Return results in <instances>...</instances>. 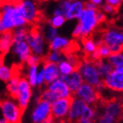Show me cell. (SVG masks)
<instances>
[{
    "label": "cell",
    "mask_w": 123,
    "mask_h": 123,
    "mask_svg": "<svg viewBox=\"0 0 123 123\" xmlns=\"http://www.w3.org/2000/svg\"><path fill=\"white\" fill-rule=\"evenodd\" d=\"M121 119H123V113H122V116H121Z\"/></svg>",
    "instance_id": "b9f144b4"
},
{
    "label": "cell",
    "mask_w": 123,
    "mask_h": 123,
    "mask_svg": "<svg viewBox=\"0 0 123 123\" xmlns=\"http://www.w3.org/2000/svg\"><path fill=\"white\" fill-rule=\"evenodd\" d=\"M58 80L66 83V85H68L70 92L73 94H75L77 92V91L79 89L80 86L84 84V79H83L82 76L79 73V71H77V70L72 72L71 74L68 75V76L59 73Z\"/></svg>",
    "instance_id": "8fae6325"
},
{
    "label": "cell",
    "mask_w": 123,
    "mask_h": 123,
    "mask_svg": "<svg viewBox=\"0 0 123 123\" xmlns=\"http://www.w3.org/2000/svg\"><path fill=\"white\" fill-rule=\"evenodd\" d=\"M0 20H1V14H0Z\"/></svg>",
    "instance_id": "7bdbcfd3"
},
{
    "label": "cell",
    "mask_w": 123,
    "mask_h": 123,
    "mask_svg": "<svg viewBox=\"0 0 123 123\" xmlns=\"http://www.w3.org/2000/svg\"><path fill=\"white\" fill-rule=\"evenodd\" d=\"M105 2H106V5H109L117 10H120L122 0H105Z\"/></svg>",
    "instance_id": "1f68e13d"
},
{
    "label": "cell",
    "mask_w": 123,
    "mask_h": 123,
    "mask_svg": "<svg viewBox=\"0 0 123 123\" xmlns=\"http://www.w3.org/2000/svg\"><path fill=\"white\" fill-rule=\"evenodd\" d=\"M74 98H62L51 103V115L54 120H62L68 115Z\"/></svg>",
    "instance_id": "ba28073f"
},
{
    "label": "cell",
    "mask_w": 123,
    "mask_h": 123,
    "mask_svg": "<svg viewBox=\"0 0 123 123\" xmlns=\"http://www.w3.org/2000/svg\"><path fill=\"white\" fill-rule=\"evenodd\" d=\"M44 83V73H43V69H41V71L38 73V76H37V82H36V85H43Z\"/></svg>",
    "instance_id": "d6a6232c"
},
{
    "label": "cell",
    "mask_w": 123,
    "mask_h": 123,
    "mask_svg": "<svg viewBox=\"0 0 123 123\" xmlns=\"http://www.w3.org/2000/svg\"><path fill=\"white\" fill-rule=\"evenodd\" d=\"M3 118L7 123H21L23 111L13 99H5L1 105Z\"/></svg>",
    "instance_id": "277c9868"
},
{
    "label": "cell",
    "mask_w": 123,
    "mask_h": 123,
    "mask_svg": "<svg viewBox=\"0 0 123 123\" xmlns=\"http://www.w3.org/2000/svg\"><path fill=\"white\" fill-rule=\"evenodd\" d=\"M98 10V9H97ZM97 10H86L84 9L79 16V25L81 26V38L89 37L93 33L96 28L98 27L97 18H96V12Z\"/></svg>",
    "instance_id": "3957f363"
},
{
    "label": "cell",
    "mask_w": 123,
    "mask_h": 123,
    "mask_svg": "<svg viewBox=\"0 0 123 123\" xmlns=\"http://www.w3.org/2000/svg\"><path fill=\"white\" fill-rule=\"evenodd\" d=\"M12 52L21 62H26L28 57L32 55L31 49L26 41H18L12 43Z\"/></svg>",
    "instance_id": "5bb4252c"
},
{
    "label": "cell",
    "mask_w": 123,
    "mask_h": 123,
    "mask_svg": "<svg viewBox=\"0 0 123 123\" xmlns=\"http://www.w3.org/2000/svg\"><path fill=\"white\" fill-rule=\"evenodd\" d=\"M95 114H96V111H95L94 107L92 106V105H86V106L84 109L82 116H81L80 120L78 121V123L81 122V121H92L95 118Z\"/></svg>",
    "instance_id": "7402d4cb"
},
{
    "label": "cell",
    "mask_w": 123,
    "mask_h": 123,
    "mask_svg": "<svg viewBox=\"0 0 123 123\" xmlns=\"http://www.w3.org/2000/svg\"><path fill=\"white\" fill-rule=\"evenodd\" d=\"M48 89L54 93L57 99L62 98L71 97V92L69 91L68 85H66V83L60 81L58 79L50 84Z\"/></svg>",
    "instance_id": "9a60e30c"
},
{
    "label": "cell",
    "mask_w": 123,
    "mask_h": 123,
    "mask_svg": "<svg viewBox=\"0 0 123 123\" xmlns=\"http://www.w3.org/2000/svg\"><path fill=\"white\" fill-rule=\"evenodd\" d=\"M58 69H59L60 74L62 75H70L72 72L76 71L73 65L71 63H69L68 61H62L61 62L58 63Z\"/></svg>",
    "instance_id": "cb8c5ba5"
},
{
    "label": "cell",
    "mask_w": 123,
    "mask_h": 123,
    "mask_svg": "<svg viewBox=\"0 0 123 123\" xmlns=\"http://www.w3.org/2000/svg\"><path fill=\"white\" fill-rule=\"evenodd\" d=\"M34 1H37V0H34Z\"/></svg>",
    "instance_id": "ee69618b"
},
{
    "label": "cell",
    "mask_w": 123,
    "mask_h": 123,
    "mask_svg": "<svg viewBox=\"0 0 123 123\" xmlns=\"http://www.w3.org/2000/svg\"><path fill=\"white\" fill-rule=\"evenodd\" d=\"M0 123H7L4 118H0Z\"/></svg>",
    "instance_id": "74e56055"
},
{
    "label": "cell",
    "mask_w": 123,
    "mask_h": 123,
    "mask_svg": "<svg viewBox=\"0 0 123 123\" xmlns=\"http://www.w3.org/2000/svg\"><path fill=\"white\" fill-rule=\"evenodd\" d=\"M81 43L84 48V55L85 56H89L97 49V45L93 41V39L89 36L85 38H81Z\"/></svg>",
    "instance_id": "ac0fdd59"
},
{
    "label": "cell",
    "mask_w": 123,
    "mask_h": 123,
    "mask_svg": "<svg viewBox=\"0 0 123 123\" xmlns=\"http://www.w3.org/2000/svg\"><path fill=\"white\" fill-rule=\"evenodd\" d=\"M83 10H84V3L79 0L74 1L70 5L69 10L67 11L66 14H65V18L72 19L75 18H79Z\"/></svg>",
    "instance_id": "e0dca14e"
},
{
    "label": "cell",
    "mask_w": 123,
    "mask_h": 123,
    "mask_svg": "<svg viewBox=\"0 0 123 123\" xmlns=\"http://www.w3.org/2000/svg\"><path fill=\"white\" fill-rule=\"evenodd\" d=\"M26 64L28 67H33V66H37L40 64V62H41V57L37 56L35 55H31L28 57V59L26 60Z\"/></svg>",
    "instance_id": "83f0119b"
},
{
    "label": "cell",
    "mask_w": 123,
    "mask_h": 123,
    "mask_svg": "<svg viewBox=\"0 0 123 123\" xmlns=\"http://www.w3.org/2000/svg\"><path fill=\"white\" fill-rule=\"evenodd\" d=\"M43 73H44V83L47 85H50L55 80L58 79L59 77V69L58 65L54 62H43Z\"/></svg>",
    "instance_id": "4fadbf2b"
},
{
    "label": "cell",
    "mask_w": 123,
    "mask_h": 123,
    "mask_svg": "<svg viewBox=\"0 0 123 123\" xmlns=\"http://www.w3.org/2000/svg\"><path fill=\"white\" fill-rule=\"evenodd\" d=\"M64 22H65V18H64V16H62V15L55 16L51 20H49V25H50L52 27H54V28L60 27L62 25H63Z\"/></svg>",
    "instance_id": "4316f807"
},
{
    "label": "cell",
    "mask_w": 123,
    "mask_h": 123,
    "mask_svg": "<svg viewBox=\"0 0 123 123\" xmlns=\"http://www.w3.org/2000/svg\"><path fill=\"white\" fill-rule=\"evenodd\" d=\"M13 76V69L12 67L6 66L3 64L2 66H0V80L3 82H8L9 80Z\"/></svg>",
    "instance_id": "603a6c76"
},
{
    "label": "cell",
    "mask_w": 123,
    "mask_h": 123,
    "mask_svg": "<svg viewBox=\"0 0 123 123\" xmlns=\"http://www.w3.org/2000/svg\"><path fill=\"white\" fill-rule=\"evenodd\" d=\"M107 62L113 67H115V69L118 68V67L122 66L123 65V53L111 55L110 56L107 58Z\"/></svg>",
    "instance_id": "d4e9b609"
},
{
    "label": "cell",
    "mask_w": 123,
    "mask_h": 123,
    "mask_svg": "<svg viewBox=\"0 0 123 123\" xmlns=\"http://www.w3.org/2000/svg\"><path fill=\"white\" fill-rule=\"evenodd\" d=\"M26 41L33 55L40 57L42 56L44 51V34L40 25H33L29 28Z\"/></svg>",
    "instance_id": "7a4b0ae2"
},
{
    "label": "cell",
    "mask_w": 123,
    "mask_h": 123,
    "mask_svg": "<svg viewBox=\"0 0 123 123\" xmlns=\"http://www.w3.org/2000/svg\"><path fill=\"white\" fill-rule=\"evenodd\" d=\"M114 120H115V119L113 118V117L104 113L103 115H101L99 118H98V123H113L114 122Z\"/></svg>",
    "instance_id": "4dcf8cb0"
},
{
    "label": "cell",
    "mask_w": 123,
    "mask_h": 123,
    "mask_svg": "<svg viewBox=\"0 0 123 123\" xmlns=\"http://www.w3.org/2000/svg\"><path fill=\"white\" fill-rule=\"evenodd\" d=\"M72 36H73L75 39H78V38L80 39V37H81V26H80L79 23L77 24V26H76V28L73 31Z\"/></svg>",
    "instance_id": "836d02e7"
},
{
    "label": "cell",
    "mask_w": 123,
    "mask_h": 123,
    "mask_svg": "<svg viewBox=\"0 0 123 123\" xmlns=\"http://www.w3.org/2000/svg\"><path fill=\"white\" fill-rule=\"evenodd\" d=\"M90 2L92 3V4H94L95 5H100V4H101L102 0H90Z\"/></svg>",
    "instance_id": "d590c367"
},
{
    "label": "cell",
    "mask_w": 123,
    "mask_h": 123,
    "mask_svg": "<svg viewBox=\"0 0 123 123\" xmlns=\"http://www.w3.org/2000/svg\"><path fill=\"white\" fill-rule=\"evenodd\" d=\"M87 104L79 98H73L72 104L68 113V121L69 123H78Z\"/></svg>",
    "instance_id": "7c38bea8"
},
{
    "label": "cell",
    "mask_w": 123,
    "mask_h": 123,
    "mask_svg": "<svg viewBox=\"0 0 123 123\" xmlns=\"http://www.w3.org/2000/svg\"><path fill=\"white\" fill-rule=\"evenodd\" d=\"M37 1H41V2H42V1H48V0H37Z\"/></svg>",
    "instance_id": "ab89813d"
},
{
    "label": "cell",
    "mask_w": 123,
    "mask_h": 123,
    "mask_svg": "<svg viewBox=\"0 0 123 123\" xmlns=\"http://www.w3.org/2000/svg\"><path fill=\"white\" fill-rule=\"evenodd\" d=\"M78 71L82 76L84 81L93 87H96L101 83L97 68L95 66V64L92 62L83 61Z\"/></svg>",
    "instance_id": "5b68a950"
},
{
    "label": "cell",
    "mask_w": 123,
    "mask_h": 123,
    "mask_svg": "<svg viewBox=\"0 0 123 123\" xmlns=\"http://www.w3.org/2000/svg\"><path fill=\"white\" fill-rule=\"evenodd\" d=\"M21 0H5V3H9V4H17V3L20 2Z\"/></svg>",
    "instance_id": "e575fe53"
},
{
    "label": "cell",
    "mask_w": 123,
    "mask_h": 123,
    "mask_svg": "<svg viewBox=\"0 0 123 123\" xmlns=\"http://www.w3.org/2000/svg\"><path fill=\"white\" fill-rule=\"evenodd\" d=\"M32 96L31 85L26 77H20L18 85V94L16 99L18 101V105L22 111H25L30 101Z\"/></svg>",
    "instance_id": "52a82bcc"
},
{
    "label": "cell",
    "mask_w": 123,
    "mask_h": 123,
    "mask_svg": "<svg viewBox=\"0 0 123 123\" xmlns=\"http://www.w3.org/2000/svg\"><path fill=\"white\" fill-rule=\"evenodd\" d=\"M101 9L103 12H105V13H110V14H116V13H118L119 10L115 9L114 7L113 6H111L109 5H102L101 7H99Z\"/></svg>",
    "instance_id": "f546056e"
},
{
    "label": "cell",
    "mask_w": 123,
    "mask_h": 123,
    "mask_svg": "<svg viewBox=\"0 0 123 123\" xmlns=\"http://www.w3.org/2000/svg\"><path fill=\"white\" fill-rule=\"evenodd\" d=\"M13 43L12 31L0 33V54L6 55L12 49Z\"/></svg>",
    "instance_id": "2e32d148"
},
{
    "label": "cell",
    "mask_w": 123,
    "mask_h": 123,
    "mask_svg": "<svg viewBox=\"0 0 123 123\" xmlns=\"http://www.w3.org/2000/svg\"><path fill=\"white\" fill-rule=\"evenodd\" d=\"M28 32H29V28H27L26 26L16 28L14 31H12L13 42L26 41V37H27V34H28Z\"/></svg>",
    "instance_id": "44dd1931"
},
{
    "label": "cell",
    "mask_w": 123,
    "mask_h": 123,
    "mask_svg": "<svg viewBox=\"0 0 123 123\" xmlns=\"http://www.w3.org/2000/svg\"><path fill=\"white\" fill-rule=\"evenodd\" d=\"M69 43V41L62 37H55L49 42V49L51 51H62Z\"/></svg>",
    "instance_id": "ffe728a7"
},
{
    "label": "cell",
    "mask_w": 123,
    "mask_h": 123,
    "mask_svg": "<svg viewBox=\"0 0 123 123\" xmlns=\"http://www.w3.org/2000/svg\"><path fill=\"white\" fill-rule=\"evenodd\" d=\"M51 103L46 100H39L32 113L33 123H43L51 117Z\"/></svg>",
    "instance_id": "9c48e42d"
},
{
    "label": "cell",
    "mask_w": 123,
    "mask_h": 123,
    "mask_svg": "<svg viewBox=\"0 0 123 123\" xmlns=\"http://www.w3.org/2000/svg\"><path fill=\"white\" fill-rule=\"evenodd\" d=\"M55 36H56V30H55V28L52 27V26L49 25V27L47 28V31H46V33H45L44 37H45V39H46L47 41L50 42V41H52L55 38Z\"/></svg>",
    "instance_id": "f1b7e54d"
},
{
    "label": "cell",
    "mask_w": 123,
    "mask_h": 123,
    "mask_svg": "<svg viewBox=\"0 0 123 123\" xmlns=\"http://www.w3.org/2000/svg\"><path fill=\"white\" fill-rule=\"evenodd\" d=\"M94 64L98 69V72L100 78L101 77L104 78V77H105L107 75H109L111 72L113 71V67L107 61L104 62L103 60H100V61L96 62Z\"/></svg>",
    "instance_id": "d6986e66"
},
{
    "label": "cell",
    "mask_w": 123,
    "mask_h": 123,
    "mask_svg": "<svg viewBox=\"0 0 123 123\" xmlns=\"http://www.w3.org/2000/svg\"><path fill=\"white\" fill-rule=\"evenodd\" d=\"M75 95L77 98L83 100L85 104L92 105L93 107H95L97 105V103L101 99V95L97 92V90L86 83H84L80 86Z\"/></svg>",
    "instance_id": "8992f818"
},
{
    "label": "cell",
    "mask_w": 123,
    "mask_h": 123,
    "mask_svg": "<svg viewBox=\"0 0 123 123\" xmlns=\"http://www.w3.org/2000/svg\"><path fill=\"white\" fill-rule=\"evenodd\" d=\"M79 123H93V122H92V121H81Z\"/></svg>",
    "instance_id": "f35d334b"
},
{
    "label": "cell",
    "mask_w": 123,
    "mask_h": 123,
    "mask_svg": "<svg viewBox=\"0 0 123 123\" xmlns=\"http://www.w3.org/2000/svg\"><path fill=\"white\" fill-rule=\"evenodd\" d=\"M1 105H2V102L0 101V109H1Z\"/></svg>",
    "instance_id": "60d3db41"
},
{
    "label": "cell",
    "mask_w": 123,
    "mask_h": 123,
    "mask_svg": "<svg viewBox=\"0 0 123 123\" xmlns=\"http://www.w3.org/2000/svg\"><path fill=\"white\" fill-rule=\"evenodd\" d=\"M4 55H1L0 54V66H2L3 65V62H4Z\"/></svg>",
    "instance_id": "8d00e7d4"
},
{
    "label": "cell",
    "mask_w": 123,
    "mask_h": 123,
    "mask_svg": "<svg viewBox=\"0 0 123 123\" xmlns=\"http://www.w3.org/2000/svg\"><path fill=\"white\" fill-rule=\"evenodd\" d=\"M37 66L28 67V73H27V81L29 82L31 86H35L36 82H37V76H38V71H37Z\"/></svg>",
    "instance_id": "484cf974"
},
{
    "label": "cell",
    "mask_w": 123,
    "mask_h": 123,
    "mask_svg": "<svg viewBox=\"0 0 123 123\" xmlns=\"http://www.w3.org/2000/svg\"><path fill=\"white\" fill-rule=\"evenodd\" d=\"M105 88L110 89L113 92H123V73L119 70H113L110 74L102 80Z\"/></svg>",
    "instance_id": "30bf717a"
},
{
    "label": "cell",
    "mask_w": 123,
    "mask_h": 123,
    "mask_svg": "<svg viewBox=\"0 0 123 123\" xmlns=\"http://www.w3.org/2000/svg\"><path fill=\"white\" fill-rule=\"evenodd\" d=\"M19 7L22 15L28 25H40L41 22H47L48 20L45 18L42 12L38 8L35 1L21 0L19 2Z\"/></svg>",
    "instance_id": "6da1fadb"
}]
</instances>
